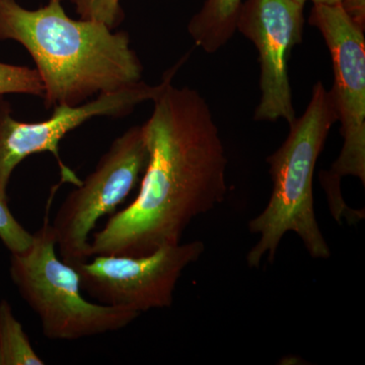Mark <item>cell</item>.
<instances>
[{
	"label": "cell",
	"instance_id": "1",
	"mask_svg": "<svg viewBox=\"0 0 365 365\" xmlns=\"http://www.w3.org/2000/svg\"><path fill=\"white\" fill-rule=\"evenodd\" d=\"M180 63L165 74L153 114L141 125L150 158L138 194L93 234L90 259L144 256L179 244L190 223L225 201V146L202 96L172 86Z\"/></svg>",
	"mask_w": 365,
	"mask_h": 365
},
{
	"label": "cell",
	"instance_id": "2",
	"mask_svg": "<svg viewBox=\"0 0 365 365\" xmlns=\"http://www.w3.org/2000/svg\"><path fill=\"white\" fill-rule=\"evenodd\" d=\"M25 47L44 86L46 109L78 106L96 95L141 81L143 67L128 33H112L100 21L73 20L62 0L26 9L0 0V41Z\"/></svg>",
	"mask_w": 365,
	"mask_h": 365
},
{
	"label": "cell",
	"instance_id": "3",
	"mask_svg": "<svg viewBox=\"0 0 365 365\" xmlns=\"http://www.w3.org/2000/svg\"><path fill=\"white\" fill-rule=\"evenodd\" d=\"M336 121L331 91L318 81L306 112L289 125L287 138L267 158L272 192L266 208L249 222L250 232L260 235L247 255L249 267H259L264 258L273 263L283 237L290 232L299 235L313 258H330L314 213L313 179L317 160Z\"/></svg>",
	"mask_w": 365,
	"mask_h": 365
},
{
	"label": "cell",
	"instance_id": "4",
	"mask_svg": "<svg viewBox=\"0 0 365 365\" xmlns=\"http://www.w3.org/2000/svg\"><path fill=\"white\" fill-rule=\"evenodd\" d=\"M9 274L50 340H78L115 332L140 314L127 307L93 304L83 297L78 271L57 256L48 215L33 235L30 248L11 254Z\"/></svg>",
	"mask_w": 365,
	"mask_h": 365
},
{
	"label": "cell",
	"instance_id": "5",
	"mask_svg": "<svg viewBox=\"0 0 365 365\" xmlns=\"http://www.w3.org/2000/svg\"><path fill=\"white\" fill-rule=\"evenodd\" d=\"M148 158L143 126L131 127L113 141L93 172L66 196L51 223L64 263L76 266L90 259L91 232L141 181Z\"/></svg>",
	"mask_w": 365,
	"mask_h": 365
},
{
	"label": "cell",
	"instance_id": "6",
	"mask_svg": "<svg viewBox=\"0 0 365 365\" xmlns=\"http://www.w3.org/2000/svg\"><path fill=\"white\" fill-rule=\"evenodd\" d=\"M309 24L318 29L332 57L334 106L341 123L343 148L330 170L319 178L341 185L343 177L365 184V37L340 4H314Z\"/></svg>",
	"mask_w": 365,
	"mask_h": 365
},
{
	"label": "cell",
	"instance_id": "7",
	"mask_svg": "<svg viewBox=\"0 0 365 365\" xmlns=\"http://www.w3.org/2000/svg\"><path fill=\"white\" fill-rule=\"evenodd\" d=\"M204 250L200 241L179 242L144 256L97 255L73 267L81 289L101 304L141 314L172 306L178 281Z\"/></svg>",
	"mask_w": 365,
	"mask_h": 365
},
{
	"label": "cell",
	"instance_id": "8",
	"mask_svg": "<svg viewBox=\"0 0 365 365\" xmlns=\"http://www.w3.org/2000/svg\"><path fill=\"white\" fill-rule=\"evenodd\" d=\"M163 83L150 86L141 81L112 93L98 95L78 106H55L49 119L35 123L13 117L11 105L0 96V201L9 204L7 188L14 169L35 153H50L58 163L62 182L79 186L81 180L64 165L59 144L72 130L95 117H125L137 105L153 101Z\"/></svg>",
	"mask_w": 365,
	"mask_h": 365
},
{
	"label": "cell",
	"instance_id": "9",
	"mask_svg": "<svg viewBox=\"0 0 365 365\" xmlns=\"http://www.w3.org/2000/svg\"><path fill=\"white\" fill-rule=\"evenodd\" d=\"M304 7L289 0H247L242 2L237 30L259 52L261 100L255 111L256 121L297 119L292 105L288 62L295 46L302 43Z\"/></svg>",
	"mask_w": 365,
	"mask_h": 365
},
{
	"label": "cell",
	"instance_id": "10",
	"mask_svg": "<svg viewBox=\"0 0 365 365\" xmlns=\"http://www.w3.org/2000/svg\"><path fill=\"white\" fill-rule=\"evenodd\" d=\"M242 0H206L191 19L188 31L197 46L215 53L234 37Z\"/></svg>",
	"mask_w": 365,
	"mask_h": 365
},
{
	"label": "cell",
	"instance_id": "11",
	"mask_svg": "<svg viewBox=\"0 0 365 365\" xmlns=\"http://www.w3.org/2000/svg\"><path fill=\"white\" fill-rule=\"evenodd\" d=\"M6 299L0 300V365H44Z\"/></svg>",
	"mask_w": 365,
	"mask_h": 365
},
{
	"label": "cell",
	"instance_id": "12",
	"mask_svg": "<svg viewBox=\"0 0 365 365\" xmlns=\"http://www.w3.org/2000/svg\"><path fill=\"white\" fill-rule=\"evenodd\" d=\"M6 93L44 95V86L37 69L0 62V96Z\"/></svg>",
	"mask_w": 365,
	"mask_h": 365
},
{
	"label": "cell",
	"instance_id": "13",
	"mask_svg": "<svg viewBox=\"0 0 365 365\" xmlns=\"http://www.w3.org/2000/svg\"><path fill=\"white\" fill-rule=\"evenodd\" d=\"M81 20L96 21L114 30L124 21L120 0H69Z\"/></svg>",
	"mask_w": 365,
	"mask_h": 365
},
{
	"label": "cell",
	"instance_id": "14",
	"mask_svg": "<svg viewBox=\"0 0 365 365\" xmlns=\"http://www.w3.org/2000/svg\"><path fill=\"white\" fill-rule=\"evenodd\" d=\"M0 240L11 254L23 253L33 242V235L16 220L9 204L2 201H0Z\"/></svg>",
	"mask_w": 365,
	"mask_h": 365
},
{
	"label": "cell",
	"instance_id": "15",
	"mask_svg": "<svg viewBox=\"0 0 365 365\" xmlns=\"http://www.w3.org/2000/svg\"><path fill=\"white\" fill-rule=\"evenodd\" d=\"M340 6L347 16L360 28L365 26V0H342Z\"/></svg>",
	"mask_w": 365,
	"mask_h": 365
},
{
	"label": "cell",
	"instance_id": "16",
	"mask_svg": "<svg viewBox=\"0 0 365 365\" xmlns=\"http://www.w3.org/2000/svg\"><path fill=\"white\" fill-rule=\"evenodd\" d=\"M314 4H326V6H335L340 4L342 0H311Z\"/></svg>",
	"mask_w": 365,
	"mask_h": 365
},
{
	"label": "cell",
	"instance_id": "17",
	"mask_svg": "<svg viewBox=\"0 0 365 365\" xmlns=\"http://www.w3.org/2000/svg\"><path fill=\"white\" fill-rule=\"evenodd\" d=\"M289 1L294 2L299 6L304 7L306 6L307 0H289Z\"/></svg>",
	"mask_w": 365,
	"mask_h": 365
}]
</instances>
